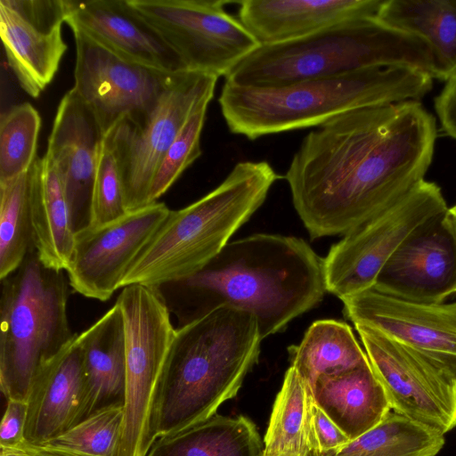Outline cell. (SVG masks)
I'll return each mask as SVG.
<instances>
[{
  "instance_id": "836d02e7",
  "label": "cell",
  "mask_w": 456,
  "mask_h": 456,
  "mask_svg": "<svg viewBox=\"0 0 456 456\" xmlns=\"http://www.w3.org/2000/svg\"><path fill=\"white\" fill-rule=\"evenodd\" d=\"M127 213L118 162L113 151L103 140L94 187L89 227L114 222Z\"/></svg>"
},
{
  "instance_id": "d6986e66",
  "label": "cell",
  "mask_w": 456,
  "mask_h": 456,
  "mask_svg": "<svg viewBox=\"0 0 456 456\" xmlns=\"http://www.w3.org/2000/svg\"><path fill=\"white\" fill-rule=\"evenodd\" d=\"M65 22L120 57L167 73L185 71L178 54L128 0H65Z\"/></svg>"
},
{
  "instance_id": "60d3db41",
  "label": "cell",
  "mask_w": 456,
  "mask_h": 456,
  "mask_svg": "<svg viewBox=\"0 0 456 456\" xmlns=\"http://www.w3.org/2000/svg\"><path fill=\"white\" fill-rule=\"evenodd\" d=\"M453 207L456 208V205H454Z\"/></svg>"
},
{
  "instance_id": "8992f818",
  "label": "cell",
  "mask_w": 456,
  "mask_h": 456,
  "mask_svg": "<svg viewBox=\"0 0 456 456\" xmlns=\"http://www.w3.org/2000/svg\"><path fill=\"white\" fill-rule=\"evenodd\" d=\"M390 66L417 69L432 77L431 48L422 38L377 18H360L297 40L260 45L228 73L225 82L273 87Z\"/></svg>"
},
{
  "instance_id": "9a60e30c",
  "label": "cell",
  "mask_w": 456,
  "mask_h": 456,
  "mask_svg": "<svg viewBox=\"0 0 456 456\" xmlns=\"http://www.w3.org/2000/svg\"><path fill=\"white\" fill-rule=\"evenodd\" d=\"M372 288L421 304H442L456 295V233L449 208L427 218L406 237Z\"/></svg>"
},
{
  "instance_id": "8fae6325",
  "label": "cell",
  "mask_w": 456,
  "mask_h": 456,
  "mask_svg": "<svg viewBox=\"0 0 456 456\" xmlns=\"http://www.w3.org/2000/svg\"><path fill=\"white\" fill-rule=\"evenodd\" d=\"M447 208L440 187L424 180L395 205L345 234L323 258L327 291L342 300L372 288L406 237Z\"/></svg>"
},
{
  "instance_id": "e0dca14e",
  "label": "cell",
  "mask_w": 456,
  "mask_h": 456,
  "mask_svg": "<svg viewBox=\"0 0 456 456\" xmlns=\"http://www.w3.org/2000/svg\"><path fill=\"white\" fill-rule=\"evenodd\" d=\"M65 0H0V35L20 86L37 98L52 82L68 46Z\"/></svg>"
},
{
  "instance_id": "ffe728a7",
  "label": "cell",
  "mask_w": 456,
  "mask_h": 456,
  "mask_svg": "<svg viewBox=\"0 0 456 456\" xmlns=\"http://www.w3.org/2000/svg\"><path fill=\"white\" fill-rule=\"evenodd\" d=\"M72 339L37 371L27 399L25 439L47 444L86 417L84 354Z\"/></svg>"
},
{
  "instance_id": "ab89813d",
  "label": "cell",
  "mask_w": 456,
  "mask_h": 456,
  "mask_svg": "<svg viewBox=\"0 0 456 456\" xmlns=\"http://www.w3.org/2000/svg\"><path fill=\"white\" fill-rule=\"evenodd\" d=\"M279 456H313V455L310 453L286 452V453H282Z\"/></svg>"
},
{
  "instance_id": "74e56055",
  "label": "cell",
  "mask_w": 456,
  "mask_h": 456,
  "mask_svg": "<svg viewBox=\"0 0 456 456\" xmlns=\"http://www.w3.org/2000/svg\"><path fill=\"white\" fill-rule=\"evenodd\" d=\"M0 456H90L46 444H35L24 439L21 443L0 447Z\"/></svg>"
},
{
  "instance_id": "1f68e13d",
  "label": "cell",
  "mask_w": 456,
  "mask_h": 456,
  "mask_svg": "<svg viewBox=\"0 0 456 456\" xmlns=\"http://www.w3.org/2000/svg\"><path fill=\"white\" fill-rule=\"evenodd\" d=\"M123 428L124 404L115 403L96 410L46 444L90 456H118Z\"/></svg>"
},
{
  "instance_id": "5b68a950",
  "label": "cell",
  "mask_w": 456,
  "mask_h": 456,
  "mask_svg": "<svg viewBox=\"0 0 456 456\" xmlns=\"http://www.w3.org/2000/svg\"><path fill=\"white\" fill-rule=\"evenodd\" d=\"M282 177L265 160L238 162L214 190L183 208L169 211L120 288H159L199 272L263 205L273 184Z\"/></svg>"
},
{
  "instance_id": "7c38bea8",
  "label": "cell",
  "mask_w": 456,
  "mask_h": 456,
  "mask_svg": "<svg viewBox=\"0 0 456 456\" xmlns=\"http://www.w3.org/2000/svg\"><path fill=\"white\" fill-rule=\"evenodd\" d=\"M391 410L446 434L456 428V379L438 362L380 331L354 324Z\"/></svg>"
},
{
  "instance_id": "7a4b0ae2",
  "label": "cell",
  "mask_w": 456,
  "mask_h": 456,
  "mask_svg": "<svg viewBox=\"0 0 456 456\" xmlns=\"http://www.w3.org/2000/svg\"><path fill=\"white\" fill-rule=\"evenodd\" d=\"M164 287L180 326L232 306L256 316L262 339L316 306L327 291L323 258L305 240L268 233L228 242L199 272Z\"/></svg>"
},
{
  "instance_id": "e575fe53",
  "label": "cell",
  "mask_w": 456,
  "mask_h": 456,
  "mask_svg": "<svg viewBox=\"0 0 456 456\" xmlns=\"http://www.w3.org/2000/svg\"><path fill=\"white\" fill-rule=\"evenodd\" d=\"M306 439L313 456H336L351 440L315 403L311 395Z\"/></svg>"
},
{
  "instance_id": "603a6c76",
  "label": "cell",
  "mask_w": 456,
  "mask_h": 456,
  "mask_svg": "<svg viewBox=\"0 0 456 456\" xmlns=\"http://www.w3.org/2000/svg\"><path fill=\"white\" fill-rule=\"evenodd\" d=\"M77 337L84 354L86 378V417L111 404H124L126 346L118 304L116 302Z\"/></svg>"
},
{
  "instance_id": "f546056e",
  "label": "cell",
  "mask_w": 456,
  "mask_h": 456,
  "mask_svg": "<svg viewBox=\"0 0 456 456\" xmlns=\"http://www.w3.org/2000/svg\"><path fill=\"white\" fill-rule=\"evenodd\" d=\"M31 175L32 165L19 176L0 183V279L17 270L34 246Z\"/></svg>"
},
{
  "instance_id": "d6a6232c",
  "label": "cell",
  "mask_w": 456,
  "mask_h": 456,
  "mask_svg": "<svg viewBox=\"0 0 456 456\" xmlns=\"http://www.w3.org/2000/svg\"><path fill=\"white\" fill-rule=\"evenodd\" d=\"M208 106L196 110L175 137L159 166L150 190V203L156 202L202 153L200 135L206 120Z\"/></svg>"
},
{
  "instance_id": "2e32d148",
  "label": "cell",
  "mask_w": 456,
  "mask_h": 456,
  "mask_svg": "<svg viewBox=\"0 0 456 456\" xmlns=\"http://www.w3.org/2000/svg\"><path fill=\"white\" fill-rule=\"evenodd\" d=\"M354 324L371 327L431 358L456 379V303L421 304L374 288L342 299Z\"/></svg>"
},
{
  "instance_id": "4316f807",
  "label": "cell",
  "mask_w": 456,
  "mask_h": 456,
  "mask_svg": "<svg viewBox=\"0 0 456 456\" xmlns=\"http://www.w3.org/2000/svg\"><path fill=\"white\" fill-rule=\"evenodd\" d=\"M288 350L290 366L295 368L310 389L322 375L370 362L351 327L344 322L331 319L314 322L301 342L290 346Z\"/></svg>"
},
{
  "instance_id": "44dd1931",
  "label": "cell",
  "mask_w": 456,
  "mask_h": 456,
  "mask_svg": "<svg viewBox=\"0 0 456 456\" xmlns=\"http://www.w3.org/2000/svg\"><path fill=\"white\" fill-rule=\"evenodd\" d=\"M386 0H244L238 19L260 45L297 40L333 25L377 18Z\"/></svg>"
},
{
  "instance_id": "9c48e42d",
  "label": "cell",
  "mask_w": 456,
  "mask_h": 456,
  "mask_svg": "<svg viewBox=\"0 0 456 456\" xmlns=\"http://www.w3.org/2000/svg\"><path fill=\"white\" fill-rule=\"evenodd\" d=\"M218 77L181 71L151 110L122 118L104 135L113 151L127 212L150 205L155 172L189 118L213 99Z\"/></svg>"
},
{
  "instance_id": "52a82bcc",
  "label": "cell",
  "mask_w": 456,
  "mask_h": 456,
  "mask_svg": "<svg viewBox=\"0 0 456 456\" xmlns=\"http://www.w3.org/2000/svg\"><path fill=\"white\" fill-rule=\"evenodd\" d=\"M64 271L45 266L33 246L20 267L1 279L0 388L6 400L27 401L43 364L74 337Z\"/></svg>"
},
{
  "instance_id": "ac0fdd59",
  "label": "cell",
  "mask_w": 456,
  "mask_h": 456,
  "mask_svg": "<svg viewBox=\"0 0 456 456\" xmlns=\"http://www.w3.org/2000/svg\"><path fill=\"white\" fill-rule=\"evenodd\" d=\"M103 140L104 134L92 110L73 89L68 91L59 103L45 156L59 175L75 234L91 225Z\"/></svg>"
},
{
  "instance_id": "f1b7e54d",
  "label": "cell",
  "mask_w": 456,
  "mask_h": 456,
  "mask_svg": "<svg viewBox=\"0 0 456 456\" xmlns=\"http://www.w3.org/2000/svg\"><path fill=\"white\" fill-rule=\"evenodd\" d=\"M311 395V389L290 366L273 403L264 438L263 456L310 453L306 428Z\"/></svg>"
},
{
  "instance_id": "f35d334b",
  "label": "cell",
  "mask_w": 456,
  "mask_h": 456,
  "mask_svg": "<svg viewBox=\"0 0 456 456\" xmlns=\"http://www.w3.org/2000/svg\"><path fill=\"white\" fill-rule=\"evenodd\" d=\"M449 211H450L451 218H452V224L454 227V231L456 233V208L452 207L451 208H449Z\"/></svg>"
},
{
  "instance_id": "cb8c5ba5",
  "label": "cell",
  "mask_w": 456,
  "mask_h": 456,
  "mask_svg": "<svg viewBox=\"0 0 456 456\" xmlns=\"http://www.w3.org/2000/svg\"><path fill=\"white\" fill-rule=\"evenodd\" d=\"M30 216L33 245L40 261L49 268L66 271L75 232L59 175L45 156L32 164Z\"/></svg>"
},
{
  "instance_id": "8d00e7d4",
  "label": "cell",
  "mask_w": 456,
  "mask_h": 456,
  "mask_svg": "<svg viewBox=\"0 0 456 456\" xmlns=\"http://www.w3.org/2000/svg\"><path fill=\"white\" fill-rule=\"evenodd\" d=\"M435 110L443 131L456 140V73L446 80L435 99Z\"/></svg>"
},
{
  "instance_id": "30bf717a",
  "label": "cell",
  "mask_w": 456,
  "mask_h": 456,
  "mask_svg": "<svg viewBox=\"0 0 456 456\" xmlns=\"http://www.w3.org/2000/svg\"><path fill=\"white\" fill-rule=\"evenodd\" d=\"M178 54L189 71L219 77L228 73L260 45L228 0H128Z\"/></svg>"
},
{
  "instance_id": "83f0119b",
  "label": "cell",
  "mask_w": 456,
  "mask_h": 456,
  "mask_svg": "<svg viewBox=\"0 0 456 456\" xmlns=\"http://www.w3.org/2000/svg\"><path fill=\"white\" fill-rule=\"evenodd\" d=\"M444 443V434L390 411L336 456H436Z\"/></svg>"
},
{
  "instance_id": "4fadbf2b",
  "label": "cell",
  "mask_w": 456,
  "mask_h": 456,
  "mask_svg": "<svg viewBox=\"0 0 456 456\" xmlns=\"http://www.w3.org/2000/svg\"><path fill=\"white\" fill-rule=\"evenodd\" d=\"M74 87L96 117L104 135L122 118L151 110L177 73L127 61L78 29Z\"/></svg>"
},
{
  "instance_id": "484cf974",
  "label": "cell",
  "mask_w": 456,
  "mask_h": 456,
  "mask_svg": "<svg viewBox=\"0 0 456 456\" xmlns=\"http://www.w3.org/2000/svg\"><path fill=\"white\" fill-rule=\"evenodd\" d=\"M263 451L264 442L248 418L215 414L158 438L146 456H263Z\"/></svg>"
},
{
  "instance_id": "6da1fadb",
  "label": "cell",
  "mask_w": 456,
  "mask_h": 456,
  "mask_svg": "<svg viewBox=\"0 0 456 456\" xmlns=\"http://www.w3.org/2000/svg\"><path fill=\"white\" fill-rule=\"evenodd\" d=\"M436 119L419 101L356 109L308 133L283 176L311 238L345 235L425 179Z\"/></svg>"
},
{
  "instance_id": "d590c367",
  "label": "cell",
  "mask_w": 456,
  "mask_h": 456,
  "mask_svg": "<svg viewBox=\"0 0 456 456\" xmlns=\"http://www.w3.org/2000/svg\"><path fill=\"white\" fill-rule=\"evenodd\" d=\"M6 401L5 411L0 425V447L16 445L25 439L27 401L16 399Z\"/></svg>"
},
{
  "instance_id": "ba28073f",
  "label": "cell",
  "mask_w": 456,
  "mask_h": 456,
  "mask_svg": "<svg viewBox=\"0 0 456 456\" xmlns=\"http://www.w3.org/2000/svg\"><path fill=\"white\" fill-rule=\"evenodd\" d=\"M121 310L126 346L124 428L118 456H146L155 443L162 377L175 334L157 287H124Z\"/></svg>"
},
{
  "instance_id": "277c9868",
  "label": "cell",
  "mask_w": 456,
  "mask_h": 456,
  "mask_svg": "<svg viewBox=\"0 0 456 456\" xmlns=\"http://www.w3.org/2000/svg\"><path fill=\"white\" fill-rule=\"evenodd\" d=\"M432 86L433 77L419 69L377 67L273 87L224 82L218 103L231 133L256 140L319 126L356 109L418 101Z\"/></svg>"
},
{
  "instance_id": "3957f363",
  "label": "cell",
  "mask_w": 456,
  "mask_h": 456,
  "mask_svg": "<svg viewBox=\"0 0 456 456\" xmlns=\"http://www.w3.org/2000/svg\"><path fill=\"white\" fill-rule=\"evenodd\" d=\"M261 341L256 316L232 306L176 329L161 381L157 439L216 414L258 362Z\"/></svg>"
},
{
  "instance_id": "4dcf8cb0",
  "label": "cell",
  "mask_w": 456,
  "mask_h": 456,
  "mask_svg": "<svg viewBox=\"0 0 456 456\" xmlns=\"http://www.w3.org/2000/svg\"><path fill=\"white\" fill-rule=\"evenodd\" d=\"M41 118L28 102L12 106L0 120V183L26 172L37 156Z\"/></svg>"
},
{
  "instance_id": "d4e9b609",
  "label": "cell",
  "mask_w": 456,
  "mask_h": 456,
  "mask_svg": "<svg viewBox=\"0 0 456 456\" xmlns=\"http://www.w3.org/2000/svg\"><path fill=\"white\" fill-rule=\"evenodd\" d=\"M377 19L428 44L433 78L456 73V0H386Z\"/></svg>"
},
{
  "instance_id": "5bb4252c",
  "label": "cell",
  "mask_w": 456,
  "mask_h": 456,
  "mask_svg": "<svg viewBox=\"0 0 456 456\" xmlns=\"http://www.w3.org/2000/svg\"><path fill=\"white\" fill-rule=\"evenodd\" d=\"M169 211L165 203L156 201L114 222L76 233L65 271L72 289L88 298L110 299Z\"/></svg>"
},
{
  "instance_id": "7402d4cb",
  "label": "cell",
  "mask_w": 456,
  "mask_h": 456,
  "mask_svg": "<svg viewBox=\"0 0 456 456\" xmlns=\"http://www.w3.org/2000/svg\"><path fill=\"white\" fill-rule=\"evenodd\" d=\"M311 392L315 403L351 441L376 427L391 411L370 362L322 375Z\"/></svg>"
}]
</instances>
